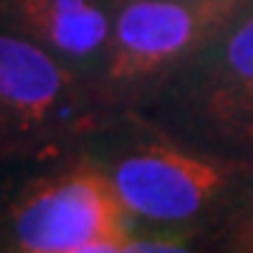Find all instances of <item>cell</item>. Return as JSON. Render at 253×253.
<instances>
[{"label":"cell","instance_id":"52a82bcc","mask_svg":"<svg viewBox=\"0 0 253 253\" xmlns=\"http://www.w3.org/2000/svg\"><path fill=\"white\" fill-rule=\"evenodd\" d=\"M200 253H253V172L222 219L206 234Z\"/></svg>","mask_w":253,"mask_h":253},{"label":"cell","instance_id":"7a4b0ae2","mask_svg":"<svg viewBox=\"0 0 253 253\" xmlns=\"http://www.w3.org/2000/svg\"><path fill=\"white\" fill-rule=\"evenodd\" d=\"M126 251V211L82 149L0 158V253Z\"/></svg>","mask_w":253,"mask_h":253},{"label":"cell","instance_id":"5b68a950","mask_svg":"<svg viewBox=\"0 0 253 253\" xmlns=\"http://www.w3.org/2000/svg\"><path fill=\"white\" fill-rule=\"evenodd\" d=\"M245 3L248 0H121L107 62L96 84L107 110H129L231 23Z\"/></svg>","mask_w":253,"mask_h":253},{"label":"cell","instance_id":"8992f818","mask_svg":"<svg viewBox=\"0 0 253 253\" xmlns=\"http://www.w3.org/2000/svg\"><path fill=\"white\" fill-rule=\"evenodd\" d=\"M121 0H0V31L31 40L99 84Z\"/></svg>","mask_w":253,"mask_h":253},{"label":"cell","instance_id":"6da1fadb","mask_svg":"<svg viewBox=\"0 0 253 253\" xmlns=\"http://www.w3.org/2000/svg\"><path fill=\"white\" fill-rule=\"evenodd\" d=\"M82 152L99 163L129 219V251H200L253 169L174 141L135 113H110Z\"/></svg>","mask_w":253,"mask_h":253},{"label":"cell","instance_id":"277c9868","mask_svg":"<svg viewBox=\"0 0 253 253\" xmlns=\"http://www.w3.org/2000/svg\"><path fill=\"white\" fill-rule=\"evenodd\" d=\"M107 116L90 79L42 45L0 31V158L79 152Z\"/></svg>","mask_w":253,"mask_h":253},{"label":"cell","instance_id":"3957f363","mask_svg":"<svg viewBox=\"0 0 253 253\" xmlns=\"http://www.w3.org/2000/svg\"><path fill=\"white\" fill-rule=\"evenodd\" d=\"M124 113L203 155L253 169V0Z\"/></svg>","mask_w":253,"mask_h":253}]
</instances>
